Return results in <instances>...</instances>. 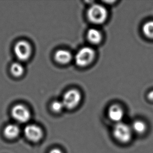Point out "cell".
<instances>
[{
	"label": "cell",
	"mask_w": 153,
	"mask_h": 153,
	"mask_svg": "<svg viewBox=\"0 0 153 153\" xmlns=\"http://www.w3.org/2000/svg\"><path fill=\"white\" fill-rule=\"evenodd\" d=\"M132 130L128 124L119 122L114 127L113 134L114 138L120 143H126L131 141L132 137Z\"/></svg>",
	"instance_id": "cell-1"
},
{
	"label": "cell",
	"mask_w": 153,
	"mask_h": 153,
	"mask_svg": "<svg viewBox=\"0 0 153 153\" xmlns=\"http://www.w3.org/2000/svg\"><path fill=\"white\" fill-rule=\"evenodd\" d=\"M107 11L103 6L99 4H94L89 8L87 12L88 19L91 23L101 24L107 18Z\"/></svg>",
	"instance_id": "cell-2"
},
{
	"label": "cell",
	"mask_w": 153,
	"mask_h": 153,
	"mask_svg": "<svg viewBox=\"0 0 153 153\" xmlns=\"http://www.w3.org/2000/svg\"><path fill=\"white\" fill-rule=\"evenodd\" d=\"M95 56V51L93 49L84 47L77 52L75 56V62L78 66H87L93 61Z\"/></svg>",
	"instance_id": "cell-3"
},
{
	"label": "cell",
	"mask_w": 153,
	"mask_h": 153,
	"mask_svg": "<svg viewBox=\"0 0 153 153\" xmlns=\"http://www.w3.org/2000/svg\"><path fill=\"white\" fill-rule=\"evenodd\" d=\"M81 94L79 91L72 89L67 91L64 94L62 102L64 107L68 109H72L79 105L81 101Z\"/></svg>",
	"instance_id": "cell-4"
},
{
	"label": "cell",
	"mask_w": 153,
	"mask_h": 153,
	"mask_svg": "<svg viewBox=\"0 0 153 153\" xmlns=\"http://www.w3.org/2000/svg\"><path fill=\"white\" fill-rule=\"evenodd\" d=\"M14 52L15 56L19 60L25 61L28 60L30 56L31 47L27 42L20 41L15 45Z\"/></svg>",
	"instance_id": "cell-5"
},
{
	"label": "cell",
	"mask_w": 153,
	"mask_h": 153,
	"mask_svg": "<svg viewBox=\"0 0 153 153\" xmlns=\"http://www.w3.org/2000/svg\"><path fill=\"white\" fill-rule=\"evenodd\" d=\"M12 115L15 120L21 123L27 122L30 118V112L25 105L19 104L13 107Z\"/></svg>",
	"instance_id": "cell-6"
},
{
	"label": "cell",
	"mask_w": 153,
	"mask_h": 153,
	"mask_svg": "<svg viewBox=\"0 0 153 153\" xmlns=\"http://www.w3.org/2000/svg\"><path fill=\"white\" fill-rule=\"evenodd\" d=\"M24 134L29 141L36 143L39 142L43 137V131L39 126L35 124H30L25 127Z\"/></svg>",
	"instance_id": "cell-7"
},
{
	"label": "cell",
	"mask_w": 153,
	"mask_h": 153,
	"mask_svg": "<svg viewBox=\"0 0 153 153\" xmlns=\"http://www.w3.org/2000/svg\"><path fill=\"white\" fill-rule=\"evenodd\" d=\"M108 116L110 119L114 122H121L124 117V111L120 105H112L108 111Z\"/></svg>",
	"instance_id": "cell-8"
},
{
	"label": "cell",
	"mask_w": 153,
	"mask_h": 153,
	"mask_svg": "<svg viewBox=\"0 0 153 153\" xmlns=\"http://www.w3.org/2000/svg\"><path fill=\"white\" fill-rule=\"evenodd\" d=\"M72 56L70 52L65 50H59L56 52L55 59L61 64H67L70 61Z\"/></svg>",
	"instance_id": "cell-9"
},
{
	"label": "cell",
	"mask_w": 153,
	"mask_h": 153,
	"mask_svg": "<svg viewBox=\"0 0 153 153\" xmlns=\"http://www.w3.org/2000/svg\"><path fill=\"white\" fill-rule=\"evenodd\" d=\"M20 129L16 124H8L5 128L4 130V135L8 139H13L19 136Z\"/></svg>",
	"instance_id": "cell-10"
},
{
	"label": "cell",
	"mask_w": 153,
	"mask_h": 153,
	"mask_svg": "<svg viewBox=\"0 0 153 153\" xmlns=\"http://www.w3.org/2000/svg\"><path fill=\"white\" fill-rule=\"evenodd\" d=\"M87 37L89 42L92 44H99L102 41V33L97 29L91 28L88 31Z\"/></svg>",
	"instance_id": "cell-11"
},
{
	"label": "cell",
	"mask_w": 153,
	"mask_h": 153,
	"mask_svg": "<svg viewBox=\"0 0 153 153\" xmlns=\"http://www.w3.org/2000/svg\"><path fill=\"white\" fill-rule=\"evenodd\" d=\"M142 30L145 37L149 39L153 40V21H148L144 23Z\"/></svg>",
	"instance_id": "cell-12"
},
{
	"label": "cell",
	"mask_w": 153,
	"mask_h": 153,
	"mask_svg": "<svg viewBox=\"0 0 153 153\" xmlns=\"http://www.w3.org/2000/svg\"><path fill=\"white\" fill-rule=\"evenodd\" d=\"M132 131L136 133L141 134L145 132L146 130L147 126L144 122L141 120H137L133 123L132 126H131Z\"/></svg>",
	"instance_id": "cell-13"
},
{
	"label": "cell",
	"mask_w": 153,
	"mask_h": 153,
	"mask_svg": "<svg viewBox=\"0 0 153 153\" xmlns=\"http://www.w3.org/2000/svg\"><path fill=\"white\" fill-rule=\"evenodd\" d=\"M24 69L23 65L17 62L14 63L10 66V72L15 77H19L23 75Z\"/></svg>",
	"instance_id": "cell-14"
},
{
	"label": "cell",
	"mask_w": 153,
	"mask_h": 153,
	"mask_svg": "<svg viewBox=\"0 0 153 153\" xmlns=\"http://www.w3.org/2000/svg\"><path fill=\"white\" fill-rule=\"evenodd\" d=\"M52 109L56 112H60L64 108V105L62 102L56 101L52 103Z\"/></svg>",
	"instance_id": "cell-15"
},
{
	"label": "cell",
	"mask_w": 153,
	"mask_h": 153,
	"mask_svg": "<svg viewBox=\"0 0 153 153\" xmlns=\"http://www.w3.org/2000/svg\"><path fill=\"white\" fill-rule=\"evenodd\" d=\"M147 98L150 102H153V91H149L147 94Z\"/></svg>",
	"instance_id": "cell-16"
},
{
	"label": "cell",
	"mask_w": 153,
	"mask_h": 153,
	"mask_svg": "<svg viewBox=\"0 0 153 153\" xmlns=\"http://www.w3.org/2000/svg\"><path fill=\"white\" fill-rule=\"evenodd\" d=\"M49 153H63L62 152L60 149H54L50 151Z\"/></svg>",
	"instance_id": "cell-17"
}]
</instances>
